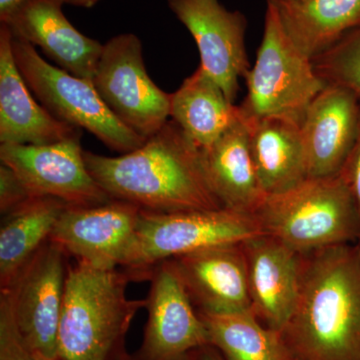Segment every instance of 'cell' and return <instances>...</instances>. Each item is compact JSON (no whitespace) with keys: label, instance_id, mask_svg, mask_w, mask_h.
<instances>
[{"label":"cell","instance_id":"1","mask_svg":"<svg viewBox=\"0 0 360 360\" xmlns=\"http://www.w3.org/2000/svg\"><path fill=\"white\" fill-rule=\"evenodd\" d=\"M293 360H360V245L303 255L295 311L281 331Z\"/></svg>","mask_w":360,"mask_h":360},{"label":"cell","instance_id":"2","mask_svg":"<svg viewBox=\"0 0 360 360\" xmlns=\"http://www.w3.org/2000/svg\"><path fill=\"white\" fill-rule=\"evenodd\" d=\"M84 156L90 174L112 200L161 213L222 207L200 149L172 120L131 153L110 158L84 150Z\"/></svg>","mask_w":360,"mask_h":360},{"label":"cell","instance_id":"3","mask_svg":"<svg viewBox=\"0 0 360 360\" xmlns=\"http://www.w3.org/2000/svg\"><path fill=\"white\" fill-rule=\"evenodd\" d=\"M134 281L123 269H99L75 262L66 277L59 322L58 360H123L125 338L146 300H131Z\"/></svg>","mask_w":360,"mask_h":360},{"label":"cell","instance_id":"4","mask_svg":"<svg viewBox=\"0 0 360 360\" xmlns=\"http://www.w3.org/2000/svg\"><path fill=\"white\" fill-rule=\"evenodd\" d=\"M253 217L262 233L302 255L360 238L359 210L340 172L307 179L290 191L266 196Z\"/></svg>","mask_w":360,"mask_h":360},{"label":"cell","instance_id":"5","mask_svg":"<svg viewBox=\"0 0 360 360\" xmlns=\"http://www.w3.org/2000/svg\"><path fill=\"white\" fill-rule=\"evenodd\" d=\"M245 79L248 96L238 105L245 123L278 117L300 124L310 103L328 85L311 59L284 32L276 6L270 4L257 60Z\"/></svg>","mask_w":360,"mask_h":360},{"label":"cell","instance_id":"6","mask_svg":"<svg viewBox=\"0 0 360 360\" xmlns=\"http://www.w3.org/2000/svg\"><path fill=\"white\" fill-rule=\"evenodd\" d=\"M13 51L26 84L54 117L75 129L87 130L122 155L141 148L146 141L111 112L91 82L51 65L34 46L14 37Z\"/></svg>","mask_w":360,"mask_h":360},{"label":"cell","instance_id":"7","mask_svg":"<svg viewBox=\"0 0 360 360\" xmlns=\"http://www.w3.org/2000/svg\"><path fill=\"white\" fill-rule=\"evenodd\" d=\"M136 234L134 262L125 270L134 281H148L163 260L264 233L253 215L220 207L167 213L141 210Z\"/></svg>","mask_w":360,"mask_h":360},{"label":"cell","instance_id":"8","mask_svg":"<svg viewBox=\"0 0 360 360\" xmlns=\"http://www.w3.org/2000/svg\"><path fill=\"white\" fill-rule=\"evenodd\" d=\"M91 82L111 112L146 141L170 117L172 94L149 77L141 40L134 33L116 35L103 44Z\"/></svg>","mask_w":360,"mask_h":360},{"label":"cell","instance_id":"9","mask_svg":"<svg viewBox=\"0 0 360 360\" xmlns=\"http://www.w3.org/2000/svg\"><path fill=\"white\" fill-rule=\"evenodd\" d=\"M141 210L132 203L116 200L98 205H68L49 240L80 264L127 270L136 251Z\"/></svg>","mask_w":360,"mask_h":360},{"label":"cell","instance_id":"10","mask_svg":"<svg viewBox=\"0 0 360 360\" xmlns=\"http://www.w3.org/2000/svg\"><path fill=\"white\" fill-rule=\"evenodd\" d=\"M68 257L49 240L6 290L14 322L26 347L56 359L59 322L65 302Z\"/></svg>","mask_w":360,"mask_h":360},{"label":"cell","instance_id":"11","mask_svg":"<svg viewBox=\"0 0 360 360\" xmlns=\"http://www.w3.org/2000/svg\"><path fill=\"white\" fill-rule=\"evenodd\" d=\"M82 131L46 146L0 144V160L11 168L32 196H49L70 206L112 200L85 165Z\"/></svg>","mask_w":360,"mask_h":360},{"label":"cell","instance_id":"12","mask_svg":"<svg viewBox=\"0 0 360 360\" xmlns=\"http://www.w3.org/2000/svg\"><path fill=\"white\" fill-rule=\"evenodd\" d=\"M146 300L148 321L139 360H188L193 352L210 345V335L172 259L151 271Z\"/></svg>","mask_w":360,"mask_h":360},{"label":"cell","instance_id":"13","mask_svg":"<svg viewBox=\"0 0 360 360\" xmlns=\"http://www.w3.org/2000/svg\"><path fill=\"white\" fill-rule=\"evenodd\" d=\"M167 4L198 45L200 68L234 103L239 79L250 70L245 14L229 11L219 0H167Z\"/></svg>","mask_w":360,"mask_h":360},{"label":"cell","instance_id":"14","mask_svg":"<svg viewBox=\"0 0 360 360\" xmlns=\"http://www.w3.org/2000/svg\"><path fill=\"white\" fill-rule=\"evenodd\" d=\"M359 129L356 94L347 87L328 84L310 103L300 123L309 179L340 174Z\"/></svg>","mask_w":360,"mask_h":360},{"label":"cell","instance_id":"15","mask_svg":"<svg viewBox=\"0 0 360 360\" xmlns=\"http://www.w3.org/2000/svg\"><path fill=\"white\" fill-rule=\"evenodd\" d=\"M241 245L248 262L251 311L265 326L281 333L297 302L303 255L266 234Z\"/></svg>","mask_w":360,"mask_h":360},{"label":"cell","instance_id":"16","mask_svg":"<svg viewBox=\"0 0 360 360\" xmlns=\"http://www.w3.org/2000/svg\"><path fill=\"white\" fill-rule=\"evenodd\" d=\"M63 0H30L0 25L15 39L39 46L61 70L91 82L103 44L78 32L63 13Z\"/></svg>","mask_w":360,"mask_h":360},{"label":"cell","instance_id":"17","mask_svg":"<svg viewBox=\"0 0 360 360\" xmlns=\"http://www.w3.org/2000/svg\"><path fill=\"white\" fill-rule=\"evenodd\" d=\"M172 260L198 311L251 310L248 262L241 243L213 246Z\"/></svg>","mask_w":360,"mask_h":360},{"label":"cell","instance_id":"18","mask_svg":"<svg viewBox=\"0 0 360 360\" xmlns=\"http://www.w3.org/2000/svg\"><path fill=\"white\" fill-rule=\"evenodd\" d=\"M13 39L7 26L0 25V144L46 146L82 131L35 101L16 65Z\"/></svg>","mask_w":360,"mask_h":360},{"label":"cell","instance_id":"19","mask_svg":"<svg viewBox=\"0 0 360 360\" xmlns=\"http://www.w3.org/2000/svg\"><path fill=\"white\" fill-rule=\"evenodd\" d=\"M200 155L206 179L222 207L253 215L266 195L257 179L248 129L241 118L210 148L201 149Z\"/></svg>","mask_w":360,"mask_h":360},{"label":"cell","instance_id":"20","mask_svg":"<svg viewBox=\"0 0 360 360\" xmlns=\"http://www.w3.org/2000/svg\"><path fill=\"white\" fill-rule=\"evenodd\" d=\"M245 124L251 158L265 195L285 193L309 179L300 123L272 117Z\"/></svg>","mask_w":360,"mask_h":360},{"label":"cell","instance_id":"21","mask_svg":"<svg viewBox=\"0 0 360 360\" xmlns=\"http://www.w3.org/2000/svg\"><path fill=\"white\" fill-rule=\"evenodd\" d=\"M274 6L284 32L311 60L360 27V0H281Z\"/></svg>","mask_w":360,"mask_h":360},{"label":"cell","instance_id":"22","mask_svg":"<svg viewBox=\"0 0 360 360\" xmlns=\"http://www.w3.org/2000/svg\"><path fill=\"white\" fill-rule=\"evenodd\" d=\"M170 117L201 150L238 122L240 115L238 105L198 66L170 96Z\"/></svg>","mask_w":360,"mask_h":360},{"label":"cell","instance_id":"23","mask_svg":"<svg viewBox=\"0 0 360 360\" xmlns=\"http://www.w3.org/2000/svg\"><path fill=\"white\" fill-rule=\"evenodd\" d=\"M68 205L49 196H33L2 215L0 225V290L8 288L51 239Z\"/></svg>","mask_w":360,"mask_h":360},{"label":"cell","instance_id":"24","mask_svg":"<svg viewBox=\"0 0 360 360\" xmlns=\"http://www.w3.org/2000/svg\"><path fill=\"white\" fill-rule=\"evenodd\" d=\"M198 314L210 345L226 360H293L281 333L265 326L251 310Z\"/></svg>","mask_w":360,"mask_h":360},{"label":"cell","instance_id":"25","mask_svg":"<svg viewBox=\"0 0 360 360\" xmlns=\"http://www.w3.org/2000/svg\"><path fill=\"white\" fill-rule=\"evenodd\" d=\"M319 77L360 96V27L312 60Z\"/></svg>","mask_w":360,"mask_h":360},{"label":"cell","instance_id":"26","mask_svg":"<svg viewBox=\"0 0 360 360\" xmlns=\"http://www.w3.org/2000/svg\"><path fill=\"white\" fill-rule=\"evenodd\" d=\"M0 360H58L32 352L22 340L15 322L8 295L0 291Z\"/></svg>","mask_w":360,"mask_h":360},{"label":"cell","instance_id":"27","mask_svg":"<svg viewBox=\"0 0 360 360\" xmlns=\"http://www.w3.org/2000/svg\"><path fill=\"white\" fill-rule=\"evenodd\" d=\"M33 198L18 174L6 165L0 167V212L2 215L13 212Z\"/></svg>","mask_w":360,"mask_h":360},{"label":"cell","instance_id":"28","mask_svg":"<svg viewBox=\"0 0 360 360\" xmlns=\"http://www.w3.org/2000/svg\"><path fill=\"white\" fill-rule=\"evenodd\" d=\"M340 174L347 179L348 186L354 193L360 217V129L354 148L349 158H347L345 167L341 169ZM357 243L360 245V238Z\"/></svg>","mask_w":360,"mask_h":360},{"label":"cell","instance_id":"29","mask_svg":"<svg viewBox=\"0 0 360 360\" xmlns=\"http://www.w3.org/2000/svg\"><path fill=\"white\" fill-rule=\"evenodd\" d=\"M30 0H0V23L8 20L16 11Z\"/></svg>","mask_w":360,"mask_h":360},{"label":"cell","instance_id":"30","mask_svg":"<svg viewBox=\"0 0 360 360\" xmlns=\"http://www.w3.org/2000/svg\"><path fill=\"white\" fill-rule=\"evenodd\" d=\"M189 360H226L224 355L220 354L219 349L212 345H205V347L195 350L191 354Z\"/></svg>","mask_w":360,"mask_h":360},{"label":"cell","instance_id":"31","mask_svg":"<svg viewBox=\"0 0 360 360\" xmlns=\"http://www.w3.org/2000/svg\"><path fill=\"white\" fill-rule=\"evenodd\" d=\"M65 4L75 7H82V8H92L96 6L101 0H63Z\"/></svg>","mask_w":360,"mask_h":360},{"label":"cell","instance_id":"32","mask_svg":"<svg viewBox=\"0 0 360 360\" xmlns=\"http://www.w3.org/2000/svg\"><path fill=\"white\" fill-rule=\"evenodd\" d=\"M189 357H191V356H189ZM123 360H139V359H137L136 357L134 356H134H132V355L127 354V356H125V359Z\"/></svg>","mask_w":360,"mask_h":360},{"label":"cell","instance_id":"33","mask_svg":"<svg viewBox=\"0 0 360 360\" xmlns=\"http://www.w3.org/2000/svg\"><path fill=\"white\" fill-rule=\"evenodd\" d=\"M281 0H266L267 4H276Z\"/></svg>","mask_w":360,"mask_h":360}]
</instances>
